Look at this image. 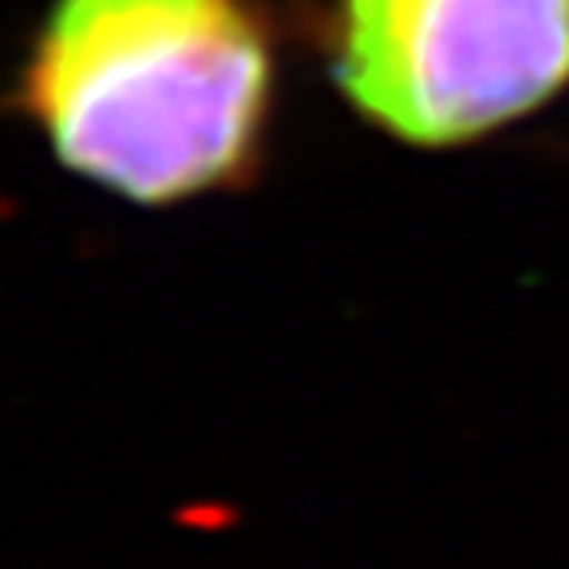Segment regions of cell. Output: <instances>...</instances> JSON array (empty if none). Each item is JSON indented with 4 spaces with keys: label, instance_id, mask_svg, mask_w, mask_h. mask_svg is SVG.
Segmentation results:
<instances>
[{
    "label": "cell",
    "instance_id": "2",
    "mask_svg": "<svg viewBox=\"0 0 569 569\" xmlns=\"http://www.w3.org/2000/svg\"><path fill=\"white\" fill-rule=\"evenodd\" d=\"M332 76L380 131L459 147L566 88L569 0H340Z\"/></svg>",
    "mask_w": 569,
    "mask_h": 569
},
{
    "label": "cell",
    "instance_id": "1",
    "mask_svg": "<svg viewBox=\"0 0 569 569\" xmlns=\"http://www.w3.org/2000/svg\"><path fill=\"white\" fill-rule=\"evenodd\" d=\"M20 99L80 178L139 206L187 202L258 159L273 40L253 0H56Z\"/></svg>",
    "mask_w": 569,
    "mask_h": 569
}]
</instances>
